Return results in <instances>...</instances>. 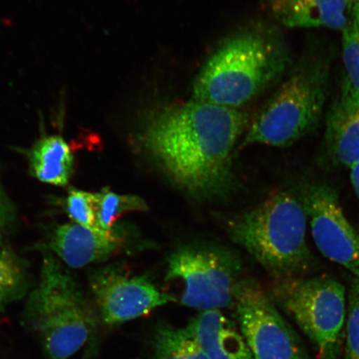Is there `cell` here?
I'll return each mask as SVG.
<instances>
[{
  "label": "cell",
  "mask_w": 359,
  "mask_h": 359,
  "mask_svg": "<svg viewBox=\"0 0 359 359\" xmlns=\"http://www.w3.org/2000/svg\"><path fill=\"white\" fill-rule=\"evenodd\" d=\"M147 210V202L136 195L118 194L109 187L96 193L97 224L103 231H115L116 222L125 214Z\"/></svg>",
  "instance_id": "ac0fdd59"
},
{
  "label": "cell",
  "mask_w": 359,
  "mask_h": 359,
  "mask_svg": "<svg viewBox=\"0 0 359 359\" xmlns=\"http://www.w3.org/2000/svg\"><path fill=\"white\" fill-rule=\"evenodd\" d=\"M67 215L74 222L90 230L103 231L98 228L96 217V193L71 187L65 200Z\"/></svg>",
  "instance_id": "ffe728a7"
},
{
  "label": "cell",
  "mask_w": 359,
  "mask_h": 359,
  "mask_svg": "<svg viewBox=\"0 0 359 359\" xmlns=\"http://www.w3.org/2000/svg\"><path fill=\"white\" fill-rule=\"evenodd\" d=\"M352 6L359 8V0H351Z\"/></svg>",
  "instance_id": "cb8c5ba5"
},
{
  "label": "cell",
  "mask_w": 359,
  "mask_h": 359,
  "mask_svg": "<svg viewBox=\"0 0 359 359\" xmlns=\"http://www.w3.org/2000/svg\"><path fill=\"white\" fill-rule=\"evenodd\" d=\"M302 202L318 250L359 278V234L345 217L336 191L325 184H311L304 188Z\"/></svg>",
  "instance_id": "30bf717a"
},
{
  "label": "cell",
  "mask_w": 359,
  "mask_h": 359,
  "mask_svg": "<svg viewBox=\"0 0 359 359\" xmlns=\"http://www.w3.org/2000/svg\"><path fill=\"white\" fill-rule=\"evenodd\" d=\"M272 299L311 341L320 359H339L347 316L344 286L330 276L277 279Z\"/></svg>",
  "instance_id": "8992f818"
},
{
  "label": "cell",
  "mask_w": 359,
  "mask_h": 359,
  "mask_svg": "<svg viewBox=\"0 0 359 359\" xmlns=\"http://www.w3.org/2000/svg\"><path fill=\"white\" fill-rule=\"evenodd\" d=\"M186 330L209 359H254L240 329L219 309L201 311Z\"/></svg>",
  "instance_id": "4fadbf2b"
},
{
  "label": "cell",
  "mask_w": 359,
  "mask_h": 359,
  "mask_svg": "<svg viewBox=\"0 0 359 359\" xmlns=\"http://www.w3.org/2000/svg\"><path fill=\"white\" fill-rule=\"evenodd\" d=\"M344 79L340 96L359 100V8L353 7L351 18L342 30Z\"/></svg>",
  "instance_id": "d6986e66"
},
{
  "label": "cell",
  "mask_w": 359,
  "mask_h": 359,
  "mask_svg": "<svg viewBox=\"0 0 359 359\" xmlns=\"http://www.w3.org/2000/svg\"><path fill=\"white\" fill-rule=\"evenodd\" d=\"M165 281L181 280V304L200 311L234 304L241 264L227 250L183 246L170 255Z\"/></svg>",
  "instance_id": "52a82bcc"
},
{
  "label": "cell",
  "mask_w": 359,
  "mask_h": 359,
  "mask_svg": "<svg viewBox=\"0 0 359 359\" xmlns=\"http://www.w3.org/2000/svg\"><path fill=\"white\" fill-rule=\"evenodd\" d=\"M15 219V208L6 192L0 185V245H4V240L13 226Z\"/></svg>",
  "instance_id": "7402d4cb"
},
{
  "label": "cell",
  "mask_w": 359,
  "mask_h": 359,
  "mask_svg": "<svg viewBox=\"0 0 359 359\" xmlns=\"http://www.w3.org/2000/svg\"><path fill=\"white\" fill-rule=\"evenodd\" d=\"M306 222L302 201L279 191L236 219L230 231L237 244L281 279L299 276L311 266Z\"/></svg>",
  "instance_id": "5b68a950"
},
{
  "label": "cell",
  "mask_w": 359,
  "mask_h": 359,
  "mask_svg": "<svg viewBox=\"0 0 359 359\" xmlns=\"http://www.w3.org/2000/svg\"><path fill=\"white\" fill-rule=\"evenodd\" d=\"M266 3L273 19L290 29L342 31L353 12L351 0H266Z\"/></svg>",
  "instance_id": "7c38bea8"
},
{
  "label": "cell",
  "mask_w": 359,
  "mask_h": 359,
  "mask_svg": "<svg viewBox=\"0 0 359 359\" xmlns=\"http://www.w3.org/2000/svg\"><path fill=\"white\" fill-rule=\"evenodd\" d=\"M345 359H359V278L354 277L347 298Z\"/></svg>",
  "instance_id": "44dd1931"
},
{
  "label": "cell",
  "mask_w": 359,
  "mask_h": 359,
  "mask_svg": "<svg viewBox=\"0 0 359 359\" xmlns=\"http://www.w3.org/2000/svg\"><path fill=\"white\" fill-rule=\"evenodd\" d=\"M30 289L26 260L7 245H0V313L11 304L24 299Z\"/></svg>",
  "instance_id": "2e32d148"
},
{
  "label": "cell",
  "mask_w": 359,
  "mask_h": 359,
  "mask_svg": "<svg viewBox=\"0 0 359 359\" xmlns=\"http://www.w3.org/2000/svg\"><path fill=\"white\" fill-rule=\"evenodd\" d=\"M290 60L279 30L248 27L224 40L205 62L193 83V98L239 109L280 80Z\"/></svg>",
  "instance_id": "7a4b0ae2"
},
{
  "label": "cell",
  "mask_w": 359,
  "mask_h": 359,
  "mask_svg": "<svg viewBox=\"0 0 359 359\" xmlns=\"http://www.w3.org/2000/svg\"><path fill=\"white\" fill-rule=\"evenodd\" d=\"M350 179H351L353 189L355 191L359 201V161L350 168Z\"/></svg>",
  "instance_id": "603a6c76"
},
{
  "label": "cell",
  "mask_w": 359,
  "mask_h": 359,
  "mask_svg": "<svg viewBox=\"0 0 359 359\" xmlns=\"http://www.w3.org/2000/svg\"><path fill=\"white\" fill-rule=\"evenodd\" d=\"M249 124L240 109L193 100L156 107L142 121L140 140L175 186L197 199L226 195L232 154Z\"/></svg>",
  "instance_id": "6da1fadb"
},
{
  "label": "cell",
  "mask_w": 359,
  "mask_h": 359,
  "mask_svg": "<svg viewBox=\"0 0 359 359\" xmlns=\"http://www.w3.org/2000/svg\"><path fill=\"white\" fill-rule=\"evenodd\" d=\"M325 142L336 163L351 168L359 161V100L339 96L326 114Z\"/></svg>",
  "instance_id": "5bb4252c"
},
{
  "label": "cell",
  "mask_w": 359,
  "mask_h": 359,
  "mask_svg": "<svg viewBox=\"0 0 359 359\" xmlns=\"http://www.w3.org/2000/svg\"><path fill=\"white\" fill-rule=\"evenodd\" d=\"M89 285L102 322L107 326L136 320L176 302L174 296L161 291L147 276H133L118 267L93 271Z\"/></svg>",
  "instance_id": "9c48e42d"
},
{
  "label": "cell",
  "mask_w": 359,
  "mask_h": 359,
  "mask_svg": "<svg viewBox=\"0 0 359 359\" xmlns=\"http://www.w3.org/2000/svg\"><path fill=\"white\" fill-rule=\"evenodd\" d=\"M154 346L156 359H209L186 327L157 325Z\"/></svg>",
  "instance_id": "e0dca14e"
},
{
  "label": "cell",
  "mask_w": 359,
  "mask_h": 359,
  "mask_svg": "<svg viewBox=\"0 0 359 359\" xmlns=\"http://www.w3.org/2000/svg\"><path fill=\"white\" fill-rule=\"evenodd\" d=\"M27 156L31 174L40 182L65 187L73 176L74 152L61 135L43 134Z\"/></svg>",
  "instance_id": "9a60e30c"
},
{
  "label": "cell",
  "mask_w": 359,
  "mask_h": 359,
  "mask_svg": "<svg viewBox=\"0 0 359 359\" xmlns=\"http://www.w3.org/2000/svg\"><path fill=\"white\" fill-rule=\"evenodd\" d=\"M330 76L325 53H304L255 116L241 147H285L311 133L324 114Z\"/></svg>",
  "instance_id": "277c9868"
},
{
  "label": "cell",
  "mask_w": 359,
  "mask_h": 359,
  "mask_svg": "<svg viewBox=\"0 0 359 359\" xmlns=\"http://www.w3.org/2000/svg\"><path fill=\"white\" fill-rule=\"evenodd\" d=\"M233 307L254 359H309L299 335L257 282L238 283Z\"/></svg>",
  "instance_id": "ba28073f"
},
{
  "label": "cell",
  "mask_w": 359,
  "mask_h": 359,
  "mask_svg": "<svg viewBox=\"0 0 359 359\" xmlns=\"http://www.w3.org/2000/svg\"><path fill=\"white\" fill-rule=\"evenodd\" d=\"M22 325L37 337L48 359H69L96 329L95 313L83 292L51 254L43 259L40 281L30 292Z\"/></svg>",
  "instance_id": "3957f363"
},
{
  "label": "cell",
  "mask_w": 359,
  "mask_h": 359,
  "mask_svg": "<svg viewBox=\"0 0 359 359\" xmlns=\"http://www.w3.org/2000/svg\"><path fill=\"white\" fill-rule=\"evenodd\" d=\"M121 245L122 238L116 231H96L67 223L53 232L48 247L69 267L82 268L110 257Z\"/></svg>",
  "instance_id": "8fae6325"
}]
</instances>
